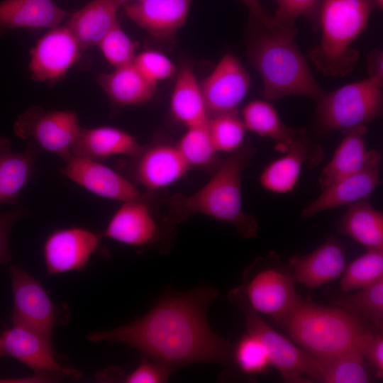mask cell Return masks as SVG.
Returning a JSON list of instances; mask_svg holds the SVG:
<instances>
[{
    "label": "cell",
    "mask_w": 383,
    "mask_h": 383,
    "mask_svg": "<svg viewBox=\"0 0 383 383\" xmlns=\"http://www.w3.org/2000/svg\"><path fill=\"white\" fill-rule=\"evenodd\" d=\"M218 296L209 286L168 292L142 317L90 333L87 340L128 345L171 370L194 363L226 364L231 345L214 333L206 318L208 306Z\"/></svg>",
    "instance_id": "1"
},
{
    "label": "cell",
    "mask_w": 383,
    "mask_h": 383,
    "mask_svg": "<svg viewBox=\"0 0 383 383\" xmlns=\"http://www.w3.org/2000/svg\"><path fill=\"white\" fill-rule=\"evenodd\" d=\"M256 150L249 143L229 153L209 180L189 195L174 194L168 200L167 221L181 223L194 214H202L233 225L243 238L257 235L258 223L244 212L241 177Z\"/></svg>",
    "instance_id": "2"
},
{
    "label": "cell",
    "mask_w": 383,
    "mask_h": 383,
    "mask_svg": "<svg viewBox=\"0 0 383 383\" xmlns=\"http://www.w3.org/2000/svg\"><path fill=\"white\" fill-rule=\"evenodd\" d=\"M246 49L250 62L262 80L266 99L300 96L318 101L326 93L294 39L276 35L250 18Z\"/></svg>",
    "instance_id": "3"
},
{
    "label": "cell",
    "mask_w": 383,
    "mask_h": 383,
    "mask_svg": "<svg viewBox=\"0 0 383 383\" xmlns=\"http://www.w3.org/2000/svg\"><path fill=\"white\" fill-rule=\"evenodd\" d=\"M290 337L316 360L360 349L374 332L365 320L339 307L300 301L279 321Z\"/></svg>",
    "instance_id": "4"
},
{
    "label": "cell",
    "mask_w": 383,
    "mask_h": 383,
    "mask_svg": "<svg viewBox=\"0 0 383 383\" xmlns=\"http://www.w3.org/2000/svg\"><path fill=\"white\" fill-rule=\"evenodd\" d=\"M373 0H322L319 43L309 52L314 67L328 77H343L355 69L359 52L353 44L365 30Z\"/></svg>",
    "instance_id": "5"
},
{
    "label": "cell",
    "mask_w": 383,
    "mask_h": 383,
    "mask_svg": "<svg viewBox=\"0 0 383 383\" xmlns=\"http://www.w3.org/2000/svg\"><path fill=\"white\" fill-rule=\"evenodd\" d=\"M383 82L368 77L326 92L317 101L316 122L325 133L345 131L379 118L383 110Z\"/></svg>",
    "instance_id": "6"
},
{
    "label": "cell",
    "mask_w": 383,
    "mask_h": 383,
    "mask_svg": "<svg viewBox=\"0 0 383 383\" xmlns=\"http://www.w3.org/2000/svg\"><path fill=\"white\" fill-rule=\"evenodd\" d=\"M228 297L243 312L247 332L254 335L262 342L268 353L270 364L279 372L284 382H322L321 367L318 360L271 328L260 316V313L249 305L241 286L231 290Z\"/></svg>",
    "instance_id": "7"
},
{
    "label": "cell",
    "mask_w": 383,
    "mask_h": 383,
    "mask_svg": "<svg viewBox=\"0 0 383 383\" xmlns=\"http://www.w3.org/2000/svg\"><path fill=\"white\" fill-rule=\"evenodd\" d=\"M81 128L74 111H45L34 106L18 117L13 130L22 139H31L35 144L62 159L71 154Z\"/></svg>",
    "instance_id": "8"
},
{
    "label": "cell",
    "mask_w": 383,
    "mask_h": 383,
    "mask_svg": "<svg viewBox=\"0 0 383 383\" xmlns=\"http://www.w3.org/2000/svg\"><path fill=\"white\" fill-rule=\"evenodd\" d=\"M9 275L13 299L12 323L27 326L52 337L57 308L40 282L17 265L9 267Z\"/></svg>",
    "instance_id": "9"
},
{
    "label": "cell",
    "mask_w": 383,
    "mask_h": 383,
    "mask_svg": "<svg viewBox=\"0 0 383 383\" xmlns=\"http://www.w3.org/2000/svg\"><path fill=\"white\" fill-rule=\"evenodd\" d=\"M4 356L18 360L36 374L81 377L77 370L65 367L57 361L52 337L25 325L12 323L0 335V358Z\"/></svg>",
    "instance_id": "10"
},
{
    "label": "cell",
    "mask_w": 383,
    "mask_h": 383,
    "mask_svg": "<svg viewBox=\"0 0 383 383\" xmlns=\"http://www.w3.org/2000/svg\"><path fill=\"white\" fill-rule=\"evenodd\" d=\"M294 284L291 274L275 267H266L248 277L246 284L241 287L252 309L279 322L300 302Z\"/></svg>",
    "instance_id": "11"
},
{
    "label": "cell",
    "mask_w": 383,
    "mask_h": 383,
    "mask_svg": "<svg viewBox=\"0 0 383 383\" xmlns=\"http://www.w3.org/2000/svg\"><path fill=\"white\" fill-rule=\"evenodd\" d=\"M60 172L89 192L103 198L122 202L145 196L134 183L99 161L74 156L62 158Z\"/></svg>",
    "instance_id": "12"
},
{
    "label": "cell",
    "mask_w": 383,
    "mask_h": 383,
    "mask_svg": "<svg viewBox=\"0 0 383 383\" xmlns=\"http://www.w3.org/2000/svg\"><path fill=\"white\" fill-rule=\"evenodd\" d=\"M323 155L321 146L305 130L297 131L284 156L270 162L260 175V185L271 192L284 194L296 187L304 166L313 168Z\"/></svg>",
    "instance_id": "13"
},
{
    "label": "cell",
    "mask_w": 383,
    "mask_h": 383,
    "mask_svg": "<svg viewBox=\"0 0 383 383\" xmlns=\"http://www.w3.org/2000/svg\"><path fill=\"white\" fill-rule=\"evenodd\" d=\"M250 77L233 55H224L200 84L210 116L237 110L250 88Z\"/></svg>",
    "instance_id": "14"
},
{
    "label": "cell",
    "mask_w": 383,
    "mask_h": 383,
    "mask_svg": "<svg viewBox=\"0 0 383 383\" xmlns=\"http://www.w3.org/2000/svg\"><path fill=\"white\" fill-rule=\"evenodd\" d=\"M103 234L82 227L55 231L43 245L48 274H56L84 267L97 249Z\"/></svg>",
    "instance_id": "15"
},
{
    "label": "cell",
    "mask_w": 383,
    "mask_h": 383,
    "mask_svg": "<svg viewBox=\"0 0 383 383\" xmlns=\"http://www.w3.org/2000/svg\"><path fill=\"white\" fill-rule=\"evenodd\" d=\"M82 48L70 29L55 26L30 50L29 69L34 79L59 80L79 57Z\"/></svg>",
    "instance_id": "16"
},
{
    "label": "cell",
    "mask_w": 383,
    "mask_h": 383,
    "mask_svg": "<svg viewBox=\"0 0 383 383\" xmlns=\"http://www.w3.org/2000/svg\"><path fill=\"white\" fill-rule=\"evenodd\" d=\"M128 170L135 182L149 190H157L173 184L191 168L176 145L159 143L143 147L131 158Z\"/></svg>",
    "instance_id": "17"
},
{
    "label": "cell",
    "mask_w": 383,
    "mask_h": 383,
    "mask_svg": "<svg viewBox=\"0 0 383 383\" xmlns=\"http://www.w3.org/2000/svg\"><path fill=\"white\" fill-rule=\"evenodd\" d=\"M103 235L141 248L156 244L162 237V230L145 196L123 202L110 219Z\"/></svg>",
    "instance_id": "18"
},
{
    "label": "cell",
    "mask_w": 383,
    "mask_h": 383,
    "mask_svg": "<svg viewBox=\"0 0 383 383\" xmlns=\"http://www.w3.org/2000/svg\"><path fill=\"white\" fill-rule=\"evenodd\" d=\"M381 159L378 158L362 170L345 177L323 189L322 193L301 211L304 218L334 208L350 206L367 200L380 184Z\"/></svg>",
    "instance_id": "19"
},
{
    "label": "cell",
    "mask_w": 383,
    "mask_h": 383,
    "mask_svg": "<svg viewBox=\"0 0 383 383\" xmlns=\"http://www.w3.org/2000/svg\"><path fill=\"white\" fill-rule=\"evenodd\" d=\"M193 0H142L123 4L126 16L153 38L169 40L185 23Z\"/></svg>",
    "instance_id": "20"
},
{
    "label": "cell",
    "mask_w": 383,
    "mask_h": 383,
    "mask_svg": "<svg viewBox=\"0 0 383 383\" xmlns=\"http://www.w3.org/2000/svg\"><path fill=\"white\" fill-rule=\"evenodd\" d=\"M289 265L295 282L316 288L342 275L346 256L340 243L329 238L311 252L292 257Z\"/></svg>",
    "instance_id": "21"
},
{
    "label": "cell",
    "mask_w": 383,
    "mask_h": 383,
    "mask_svg": "<svg viewBox=\"0 0 383 383\" xmlns=\"http://www.w3.org/2000/svg\"><path fill=\"white\" fill-rule=\"evenodd\" d=\"M366 132V126L342 132L343 138L318 177L322 189L340 179L362 170L374 160L382 157L379 151L366 149L364 138Z\"/></svg>",
    "instance_id": "22"
},
{
    "label": "cell",
    "mask_w": 383,
    "mask_h": 383,
    "mask_svg": "<svg viewBox=\"0 0 383 383\" xmlns=\"http://www.w3.org/2000/svg\"><path fill=\"white\" fill-rule=\"evenodd\" d=\"M142 148L135 137L129 133L115 127L100 126L81 128L71 153L76 157L101 161L116 155L131 158Z\"/></svg>",
    "instance_id": "23"
},
{
    "label": "cell",
    "mask_w": 383,
    "mask_h": 383,
    "mask_svg": "<svg viewBox=\"0 0 383 383\" xmlns=\"http://www.w3.org/2000/svg\"><path fill=\"white\" fill-rule=\"evenodd\" d=\"M35 146L30 141L23 152H13L10 141L0 137V205L16 203L32 179L38 155Z\"/></svg>",
    "instance_id": "24"
},
{
    "label": "cell",
    "mask_w": 383,
    "mask_h": 383,
    "mask_svg": "<svg viewBox=\"0 0 383 383\" xmlns=\"http://www.w3.org/2000/svg\"><path fill=\"white\" fill-rule=\"evenodd\" d=\"M170 107L172 116L187 128L208 123L209 114L201 85L189 63L182 65L177 72Z\"/></svg>",
    "instance_id": "25"
},
{
    "label": "cell",
    "mask_w": 383,
    "mask_h": 383,
    "mask_svg": "<svg viewBox=\"0 0 383 383\" xmlns=\"http://www.w3.org/2000/svg\"><path fill=\"white\" fill-rule=\"evenodd\" d=\"M116 0H92L73 13L66 26L74 36L82 50L97 45L118 22Z\"/></svg>",
    "instance_id": "26"
},
{
    "label": "cell",
    "mask_w": 383,
    "mask_h": 383,
    "mask_svg": "<svg viewBox=\"0 0 383 383\" xmlns=\"http://www.w3.org/2000/svg\"><path fill=\"white\" fill-rule=\"evenodd\" d=\"M66 15L52 0H4L0 1V29L52 28Z\"/></svg>",
    "instance_id": "27"
},
{
    "label": "cell",
    "mask_w": 383,
    "mask_h": 383,
    "mask_svg": "<svg viewBox=\"0 0 383 383\" xmlns=\"http://www.w3.org/2000/svg\"><path fill=\"white\" fill-rule=\"evenodd\" d=\"M98 82L111 101L118 106L144 104L152 99L157 84L147 80L133 63L115 68L98 77Z\"/></svg>",
    "instance_id": "28"
},
{
    "label": "cell",
    "mask_w": 383,
    "mask_h": 383,
    "mask_svg": "<svg viewBox=\"0 0 383 383\" xmlns=\"http://www.w3.org/2000/svg\"><path fill=\"white\" fill-rule=\"evenodd\" d=\"M368 200L348 206L338 220L337 228L367 250H383V214Z\"/></svg>",
    "instance_id": "29"
},
{
    "label": "cell",
    "mask_w": 383,
    "mask_h": 383,
    "mask_svg": "<svg viewBox=\"0 0 383 383\" xmlns=\"http://www.w3.org/2000/svg\"><path fill=\"white\" fill-rule=\"evenodd\" d=\"M246 130L275 142L276 149L287 152L297 130L287 126L274 106L267 101L253 100L247 104L241 117Z\"/></svg>",
    "instance_id": "30"
},
{
    "label": "cell",
    "mask_w": 383,
    "mask_h": 383,
    "mask_svg": "<svg viewBox=\"0 0 383 383\" xmlns=\"http://www.w3.org/2000/svg\"><path fill=\"white\" fill-rule=\"evenodd\" d=\"M317 360L321 367L322 382L367 383L372 380L368 364L358 350Z\"/></svg>",
    "instance_id": "31"
},
{
    "label": "cell",
    "mask_w": 383,
    "mask_h": 383,
    "mask_svg": "<svg viewBox=\"0 0 383 383\" xmlns=\"http://www.w3.org/2000/svg\"><path fill=\"white\" fill-rule=\"evenodd\" d=\"M335 305L370 321L378 331L383 329V277L355 292L344 293Z\"/></svg>",
    "instance_id": "32"
},
{
    "label": "cell",
    "mask_w": 383,
    "mask_h": 383,
    "mask_svg": "<svg viewBox=\"0 0 383 383\" xmlns=\"http://www.w3.org/2000/svg\"><path fill=\"white\" fill-rule=\"evenodd\" d=\"M383 277V250L367 252L346 265L340 279L343 293L366 287Z\"/></svg>",
    "instance_id": "33"
},
{
    "label": "cell",
    "mask_w": 383,
    "mask_h": 383,
    "mask_svg": "<svg viewBox=\"0 0 383 383\" xmlns=\"http://www.w3.org/2000/svg\"><path fill=\"white\" fill-rule=\"evenodd\" d=\"M207 128L218 152L231 153L244 143L246 128L237 110L210 116Z\"/></svg>",
    "instance_id": "34"
},
{
    "label": "cell",
    "mask_w": 383,
    "mask_h": 383,
    "mask_svg": "<svg viewBox=\"0 0 383 383\" xmlns=\"http://www.w3.org/2000/svg\"><path fill=\"white\" fill-rule=\"evenodd\" d=\"M176 146L190 167L209 165L214 161L218 153L207 124L187 128Z\"/></svg>",
    "instance_id": "35"
},
{
    "label": "cell",
    "mask_w": 383,
    "mask_h": 383,
    "mask_svg": "<svg viewBox=\"0 0 383 383\" xmlns=\"http://www.w3.org/2000/svg\"><path fill=\"white\" fill-rule=\"evenodd\" d=\"M322 0H280L272 16L279 29L295 38L298 30L296 21L304 16L311 21L315 31L318 30L319 14Z\"/></svg>",
    "instance_id": "36"
},
{
    "label": "cell",
    "mask_w": 383,
    "mask_h": 383,
    "mask_svg": "<svg viewBox=\"0 0 383 383\" xmlns=\"http://www.w3.org/2000/svg\"><path fill=\"white\" fill-rule=\"evenodd\" d=\"M238 367L248 375H257L266 371L270 364L268 353L262 342L247 332L232 352Z\"/></svg>",
    "instance_id": "37"
},
{
    "label": "cell",
    "mask_w": 383,
    "mask_h": 383,
    "mask_svg": "<svg viewBox=\"0 0 383 383\" xmlns=\"http://www.w3.org/2000/svg\"><path fill=\"white\" fill-rule=\"evenodd\" d=\"M137 43L117 22L98 44L106 60L115 68L133 63Z\"/></svg>",
    "instance_id": "38"
},
{
    "label": "cell",
    "mask_w": 383,
    "mask_h": 383,
    "mask_svg": "<svg viewBox=\"0 0 383 383\" xmlns=\"http://www.w3.org/2000/svg\"><path fill=\"white\" fill-rule=\"evenodd\" d=\"M133 64L147 80L156 84L172 77L177 72L176 65L168 57L154 50L136 55Z\"/></svg>",
    "instance_id": "39"
},
{
    "label": "cell",
    "mask_w": 383,
    "mask_h": 383,
    "mask_svg": "<svg viewBox=\"0 0 383 383\" xmlns=\"http://www.w3.org/2000/svg\"><path fill=\"white\" fill-rule=\"evenodd\" d=\"M172 371L160 362L143 357L140 365L125 377L123 382L162 383L168 380Z\"/></svg>",
    "instance_id": "40"
},
{
    "label": "cell",
    "mask_w": 383,
    "mask_h": 383,
    "mask_svg": "<svg viewBox=\"0 0 383 383\" xmlns=\"http://www.w3.org/2000/svg\"><path fill=\"white\" fill-rule=\"evenodd\" d=\"M360 353L374 371L376 378L383 377V336L382 332L374 331L366 339Z\"/></svg>",
    "instance_id": "41"
},
{
    "label": "cell",
    "mask_w": 383,
    "mask_h": 383,
    "mask_svg": "<svg viewBox=\"0 0 383 383\" xmlns=\"http://www.w3.org/2000/svg\"><path fill=\"white\" fill-rule=\"evenodd\" d=\"M25 213V210L16 209L0 214V264L6 263L11 259L9 233L14 223Z\"/></svg>",
    "instance_id": "42"
},
{
    "label": "cell",
    "mask_w": 383,
    "mask_h": 383,
    "mask_svg": "<svg viewBox=\"0 0 383 383\" xmlns=\"http://www.w3.org/2000/svg\"><path fill=\"white\" fill-rule=\"evenodd\" d=\"M248 7L250 13V18L254 19L265 27H266L272 33L283 35L287 38H291L284 33L282 32L274 23L273 18L267 13L265 9L261 4L260 0H242Z\"/></svg>",
    "instance_id": "43"
},
{
    "label": "cell",
    "mask_w": 383,
    "mask_h": 383,
    "mask_svg": "<svg viewBox=\"0 0 383 383\" xmlns=\"http://www.w3.org/2000/svg\"><path fill=\"white\" fill-rule=\"evenodd\" d=\"M369 77L383 82V53L378 49L372 50L367 58Z\"/></svg>",
    "instance_id": "44"
},
{
    "label": "cell",
    "mask_w": 383,
    "mask_h": 383,
    "mask_svg": "<svg viewBox=\"0 0 383 383\" xmlns=\"http://www.w3.org/2000/svg\"><path fill=\"white\" fill-rule=\"evenodd\" d=\"M376 8H378L380 10L383 9V0H373Z\"/></svg>",
    "instance_id": "45"
},
{
    "label": "cell",
    "mask_w": 383,
    "mask_h": 383,
    "mask_svg": "<svg viewBox=\"0 0 383 383\" xmlns=\"http://www.w3.org/2000/svg\"><path fill=\"white\" fill-rule=\"evenodd\" d=\"M118 1V3L122 6L123 4L126 3V2H130V1H142V0H116Z\"/></svg>",
    "instance_id": "46"
},
{
    "label": "cell",
    "mask_w": 383,
    "mask_h": 383,
    "mask_svg": "<svg viewBox=\"0 0 383 383\" xmlns=\"http://www.w3.org/2000/svg\"><path fill=\"white\" fill-rule=\"evenodd\" d=\"M277 1V4H279V2L280 1V0H275Z\"/></svg>",
    "instance_id": "47"
}]
</instances>
